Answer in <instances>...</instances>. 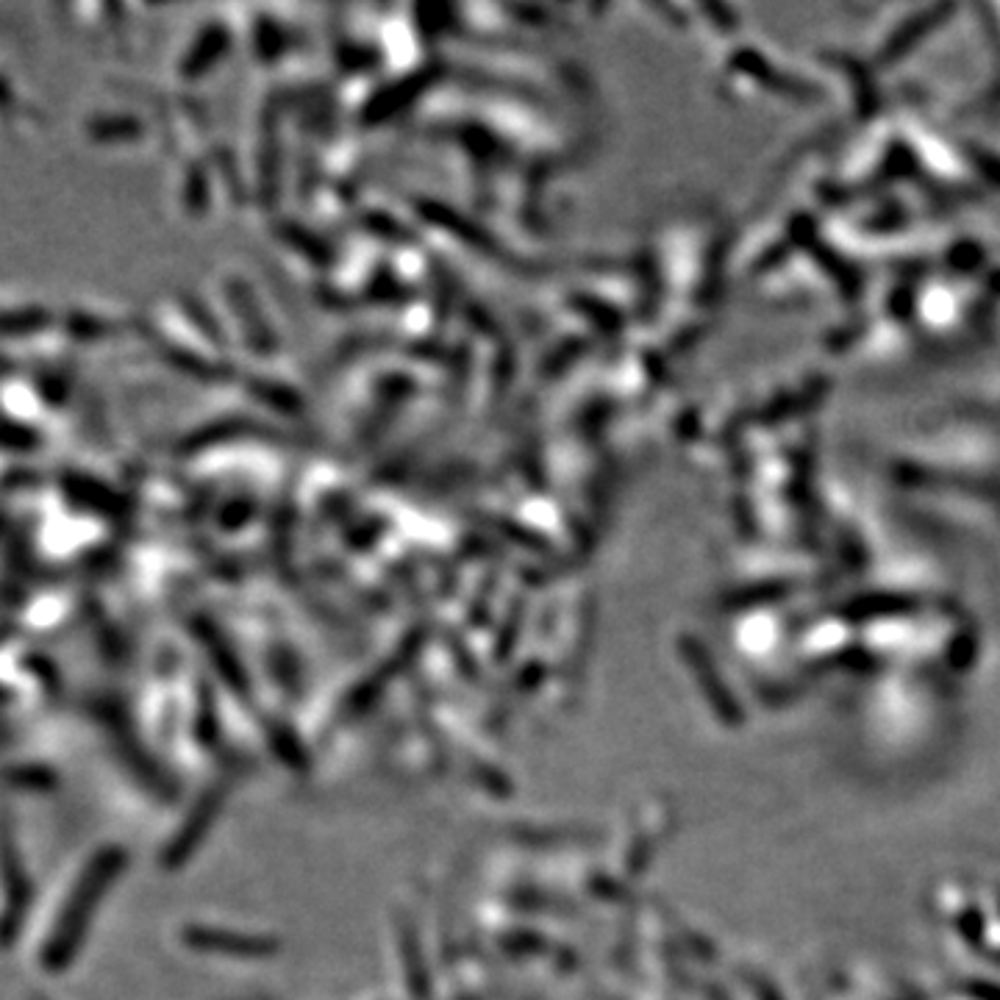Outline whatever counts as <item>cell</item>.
I'll return each mask as SVG.
<instances>
[{
  "label": "cell",
  "instance_id": "cell-1",
  "mask_svg": "<svg viewBox=\"0 0 1000 1000\" xmlns=\"http://www.w3.org/2000/svg\"><path fill=\"white\" fill-rule=\"evenodd\" d=\"M189 942L195 948L214 950L223 953L231 959H267L270 953H275L273 939L253 937V934H239V931H220V928H195L189 934Z\"/></svg>",
  "mask_w": 1000,
  "mask_h": 1000
}]
</instances>
